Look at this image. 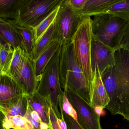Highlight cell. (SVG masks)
Wrapping results in <instances>:
<instances>
[{"label":"cell","mask_w":129,"mask_h":129,"mask_svg":"<svg viewBox=\"0 0 129 129\" xmlns=\"http://www.w3.org/2000/svg\"><path fill=\"white\" fill-rule=\"evenodd\" d=\"M114 56V65L100 73L110 99L105 108L129 122V49L120 47Z\"/></svg>","instance_id":"6da1fadb"},{"label":"cell","mask_w":129,"mask_h":129,"mask_svg":"<svg viewBox=\"0 0 129 129\" xmlns=\"http://www.w3.org/2000/svg\"><path fill=\"white\" fill-rule=\"evenodd\" d=\"M59 75L60 85L63 89L67 86H70L90 105V87L74 55L72 42L62 44Z\"/></svg>","instance_id":"7a4b0ae2"},{"label":"cell","mask_w":129,"mask_h":129,"mask_svg":"<svg viewBox=\"0 0 129 129\" xmlns=\"http://www.w3.org/2000/svg\"><path fill=\"white\" fill-rule=\"evenodd\" d=\"M129 22L108 13L96 14L92 20V35L115 51L121 47V42Z\"/></svg>","instance_id":"3957f363"},{"label":"cell","mask_w":129,"mask_h":129,"mask_svg":"<svg viewBox=\"0 0 129 129\" xmlns=\"http://www.w3.org/2000/svg\"><path fill=\"white\" fill-rule=\"evenodd\" d=\"M61 46L46 66L39 81L36 92L45 98L55 113L57 119H61L59 99L63 94L59 75V62Z\"/></svg>","instance_id":"277c9868"},{"label":"cell","mask_w":129,"mask_h":129,"mask_svg":"<svg viewBox=\"0 0 129 129\" xmlns=\"http://www.w3.org/2000/svg\"><path fill=\"white\" fill-rule=\"evenodd\" d=\"M63 0H21L14 21L20 25L35 29Z\"/></svg>","instance_id":"5b68a950"},{"label":"cell","mask_w":129,"mask_h":129,"mask_svg":"<svg viewBox=\"0 0 129 129\" xmlns=\"http://www.w3.org/2000/svg\"><path fill=\"white\" fill-rule=\"evenodd\" d=\"M92 20L90 17H85L72 40L74 55L89 85L90 91L94 77L91 63V44L93 36Z\"/></svg>","instance_id":"8992f818"},{"label":"cell","mask_w":129,"mask_h":129,"mask_svg":"<svg viewBox=\"0 0 129 129\" xmlns=\"http://www.w3.org/2000/svg\"><path fill=\"white\" fill-rule=\"evenodd\" d=\"M85 17L82 16L63 0L54 21V40L62 44L72 42L73 38Z\"/></svg>","instance_id":"52a82bcc"},{"label":"cell","mask_w":129,"mask_h":129,"mask_svg":"<svg viewBox=\"0 0 129 129\" xmlns=\"http://www.w3.org/2000/svg\"><path fill=\"white\" fill-rule=\"evenodd\" d=\"M65 95L75 109L77 122L83 129H102L100 123L101 116L95 113L94 108L81 98L69 85L63 89Z\"/></svg>","instance_id":"ba28073f"},{"label":"cell","mask_w":129,"mask_h":129,"mask_svg":"<svg viewBox=\"0 0 129 129\" xmlns=\"http://www.w3.org/2000/svg\"><path fill=\"white\" fill-rule=\"evenodd\" d=\"M14 78L21 86L25 95H32L36 92L39 82L36 73L34 61L25 51Z\"/></svg>","instance_id":"9c48e42d"},{"label":"cell","mask_w":129,"mask_h":129,"mask_svg":"<svg viewBox=\"0 0 129 129\" xmlns=\"http://www.w3.org/2000/svg\"><path fill=\"white\" fill-rule=\"evenodd\" d=\"M23 91L17 81L8 74L0 75V109L2 111L16 105Z\"/></svg>","instance_id":"30bf717a"},{"label":"cell","mask_w":129,"mask_h":129,"mask_svg":"<svg viewBox=\"0 0 129 129\" xmlns=\"http://www.w3.org/2000/svg\"><path fill=\"white\" fill-rule=\"evenodd\" d=\"M115 51L92 36L91 44V63L94 74L95 66L101 73L107 67L115 64Z\"/></svg>","instance_id":"8fae6325"},{"label":"cell","mask_w":129,"mask_h":129,"mask_svg":"<svg viewBox=\"0 0 129 129\" xmlns=\"http://www.w3.org/2000/svg\"><path fill=\"white\" fill-rule=\"evenodd\" d=\"M110 101L98 67L96 65L90 91V105L94 108L99 107L104 108Z\"/></svg>","instance_id":"7c38bea8"},{"label":"cell","mask_w":129,"mask_h":129,"mask_svg":"<svg viewBox=\"0 0 129 129\" xmlns=\"http://www.w3.org/2000/svg\"><path fill=\"white\" fill-rule=\"evenodd\" d=\"M29 106L39 114L42 122L50 125L49 110L50 105L44 97L37 92L31 95H25Z\"/></svg>","instance_id":"4fadbf2b"},{"label":"cell","mask_w":129,"mask_h":129,"mask_svg":"<svg viewBox=\"0 0 129 129\" xmlns=\"http://www.w3.org/2000/svg\"><path fill=\"white\" fill-rule=\"evenodd\" d=\"M61 45L62 43L60 41L53 40L38 58L34 61L36 73L38 82L46 66Z\"/></svg>","instance_id":"5bb4252c"},{"label":"cell","mask_w":129,"mask_h":129,"mask_svg":"<svg viewBox=\"0 0 129 129\" xmlns=\"http://www.w3.org/2000/svg\"><path fill=\"white\" fill-rule=\"evenodd\" d=\"M13 23L19 35L22 44V49L33 59V53L36 44L34 29L22 26L13 20Z\"/></svg>","instance_id":"9a60e30c"},{"label":"cell","mask_w":129,"mask_h":129,"mask_svg":"<svg viewBox=\"0 0 129 129\" xmlns=\"http://www.w3.org/2000/svg\"><path fill=\"white\" fill-rule=\"evenodd\" d=\"M120 0H87L83 8L77 11L84 17L94 16L103 13L105 10L111 5Z\"/></svg>","instance_id":"2e32d148"},{"label":"cell","mask_w":129,"mask_h":129,"mask_svg":"<svg viewBox=\"0 0 129 129\" xmlns=\"http://www.w3.org/2000/svg\"><path fill=\"white\" fill-rule=\"evenodd\" d=\"M13 21L0 22V35L13 49L18 47H20L22 48L20 37L14 25Z\"/></svg>","instance_id":"e0dca14e"},{"label":"cell","mask_w":129,"mask_h":129,"mask_svg":"<svg viewBox=\"0 0 129 129\" xmlns=\"http://www.w3.org/2000/svg\"><path fill=\"white\" fill-rule=\"evenodd\" d=\"M21 0H0V22L15 20Z\"/></svg>","instance_id":"ac0fdd59"},{"label":"cell","mask_w":129,"mask_h":129,"mask_svg":"<svg viewBox=\"0 0 129 129\" xmlns=\"http://www.w3.org/2000/svg\"><path fill=\"white\" fill-rule=\"evenodd\" d=\"M54 22L43 35L36 42L33 53V59L36 60L44 51L48 47L54 39Z\"/></svg>","instance_id":"d6986e66"},{"label":"cell","mask_w":129,"mask_h":129,"mask_svg":"<svg viewBox=\"0 0 129 129\" xmlns=\"http://www.w3.org/2000/svg\"><path fill=\"white\" fill-rule=\"evenodd\" d=\"M103 13L111 14L129 21V0H120L108 7Z\"/></svg>","instance_id":"ffe728a7"},{"label":"cell","mask_w":129,"mask_h":129,"mask_svg":"<svg viewBox=\"0 0 129 129\" xmlns=\"http://www.w3.org/2000/svg\"><path fill=\"white\" fill-rule=\"evenodd\" d=\"M14 49L10 45L0 44V67L2 74H8L13 56Z\"/></svg>","instance_id":"44dd1931"},{"label":"cell","mask_w":129,"mask_h":129,"mask_svg":"<svg viewBox=\"0 0 129 129\" xmlns=\"http://www.w3.org/2000/svg\"><path fill=\"white\" fill-rule=\"evenodd\" d=\"M3 125L5 129H34L25 117L20 116L6 117Z\"/></svg>","instance_id":"7402d4cb"},{"label":"cell","mask_w":129,"mask_h":129,"mask_svg":"<svg viewBox=\"0 0 129 129\" xmlns=\"http://www.w3.org/2000/svg\"><path fill=\"white\" fill-rule=\"evenodd\" d=\"M28 107V104L25 95L21 97L18 103L9 109L2 111L6 117L20 116L24 117Z\"/></svg>","instance_id":"603a6c76"},{"label":"cell","mask_w":129,"mask_h":129,"mask_svg":"<svg viewBox=\"0 0 129 129\" xmlns=\"http://www.w3.org/2000/svg\"><path fill=\"white\" fill-rule=\"evenodd\" d=\"M59 7L54 11L47 18L42 22L39 25L34 29L35 34L36 42L43 35V34L54 22Z\"/></svg>","instance_id":"cb8c5ba5"},{"label":"cell","mask_w":129,"mask_h":129,"mask_svg":"<svg viewBox=\"0 0 129 129\" xmlns=\"http://www.w3.org/2000/svg\"><path fill=\"white\" fill-rule=\"evenodd\" d=\"M24 51L20 47L14 49L13 56L8 75L14 77L19 67Z\"/></svg>","instance_id":"d4e9b609"},{"label":"cell","mask_w":129,"mask_h":129,"mask_svg":"<svg viewBox=\"0 0 129 129\" xmlns=\"http://www.w3.org/2000/svg\"><path fill=\"white\" fill-rule=\"evenodd\" d=\"M59 108L77 122L76 112L68 100L64 92L59 99Z\"/></svg>","instance_id":"484cf974"},{"label":"cell","mask_w":129,"mask_h":129,"mask_svg":"<svg viewBox=\"0 0 129 129\" xmlns=\"http://www.w3.org/2000/svg\"><path fill=\"white\" fill-rule=\"evenodd\" d=\"M60 111L62 118L63 117L67 124V129H83L73 118L65 113L62 110H60Z\"/></svg>","instance_id":"4316f807"},{"label":"cell","mask_w":129,"mask_h":129,"mask_svg":"<svg viewBox=\"0 0 129 129\" xmlns=\"http://www.w3.org/2000/svg\"><path fill=\"white\" fill-rule=\"evenodd\" d=\"M87 0H67L71 7L77 11L81 10L85 5Z\"/></svg>","instance_id":"83f0119b"},{"label":"cell","mask_w":129,"mask_h":129,"mask_svg":"<svg viewBox=\"0 0 129 129\" xmlns=\"http://www.w3.org/2000/svg\"><path fill=\"white\" fill-rule=\"evenodd\" d=\"M49 119L50 127L52 129H60L57 122V118L55 113L54 112L51 107L49 110Z\"/></svg>","instance_id":"f1b7e54d"},{"label":"cell","mask_w":129,"mask_h":129,"mask_svg":"<svg viewBox=\"0 0 129 129\" xmlns=\"http://www.w3.org/2000/svg\"><path fill=\"white\" fill-rule=\"evenodd\" d=\"M30 111H31V108L28 105L27 111L24 117L27 119V120L29 121L34 129H40V123L36 121L31 117L30 115Z\"/></svg>","instance_id":"f546056e"},{"label":"cell","mask_w":129,"mask_h":129,"mask_svg":"<svg viewBox=\"0 0 129 129\" xmlns=\"http://www.w3.org/2000/svg\"><path fill=\"white\" fill-rule=\"evenodd\" d=\"M121 47L129 49V22L121 42Z\"/></svg>","instance_id":"4dcf8cb0"},{"label":"cell","mask_w":129,"mask_h":129,"mask_svg":"<svg viewBox=\"0 0 129 129\" xmlns=\"http://www.w3.org/2000/svg\"><path fill=\"white\" fill-rule=\"evenodd\" d=\"M30 115H31V117L35 120L36 121L39 122V123L42 122L41 119L40 117L39 114L36 111H33L31 108V111H30Z\"/></svg>","instance_id":"1f68e13d"},{"label":"cell","mask_w":129,"mask_h":129,"mask_svg":"<svg viewBox=\"0 0 129 129\" xmlns=\"http://www.w3.org/2000/svg\"><path fill=\"white\" fill-rule=\"evenodd\" d=\"M57 122L60 129H67V124H66L63 117H62L61 119H57Z\"/></svg>","instance_id":"d6a6232c"},{"label":"cell","mask_w":129,"mask_h":129,"mask_svg":"<svg viewBox=\"0 0 129 129\" xmlns=\"http://www.w3.org/2000/svg\"><path fill=\"white\" fill-rule=\"evenodd\" d=\"M6 119L4 113L0 109V129H5L4 127V123Z\"/></svg>","instance_id":"836d02e7"},{"label":"cell","mask_w":129,"mask_h":129,"mask_svg":"<svg viewBox=\"0 0 129 129\" xmlns=\"http://www.w3.org/2000/svg\"><path fill=\"white\" fill-rule=\"evenodd\" d=\"M50 128V126L48 123L42 121L40 123V129H49Z\"/></svg>","instance_id":"e575fe53"},{"label":"cell","mask_w":129,"mask_h":129,"mask_svg":"<svg viewBox=\"0 0 129 129\" xmlns=\"http://www.w3.org/2000/svg\"><path fill=\"white\" fill-rule=\"evenodd\" d=\"M94 109L95 111V113L98 114V115L101 116V114L102 112V110L104 108H103L101 107H96L94 108Z\"/></svg>","instance_id":"d590c367"},{"label":"cell","mask_w":129,"mask_h":129,"mask_svg":"<svg viewBox=\"0 0 129 129\" xmlns=\"http://www.w3.org/2000/svg\"><path fill=\"white\" fill-rule=\"evenodd\" d=\"M0 44L4 46H7L8 45H10L9 44H8L4 40V39L2 38V37L1 36V35H0Z\"/></svg>","instance_id":"8d00e7d4"},{"label":"cell","mask_w":129,"mask_h":129,"mask_svg":"<svg viewBox=\"0 0 129 129\" xmlns=\"http://www.w3.org/2000/svg\"><path fill=\"white\" fill-rule=\"evenodd\" d=\"M1 74H2V72L1 70V67H0V75Z\"/></svg>","instance_id":"74e56055"},{"label":"cell","mask_w":129,"mask_h":129,"mask_svg":"<svg viewBox=\"0 0 129 129\" xmlns=\"http://www.w3.org/2000/svg\"><path fill=\"white\" fill-rule=\"evenodd\" d=\"M49 129H51V128L50 127V128H49Z\"/></svg>","instance_id":"f35d334b"}]
</instances>
